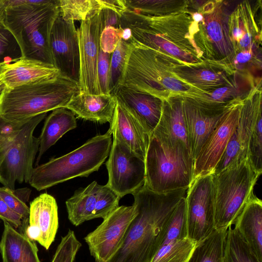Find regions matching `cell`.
Wrapping results in <instances>:
<instances>
[{
	"instance_id": "1",
	"label": "cell",
	"mask_w": 262,
	"mask_h": 262,
	"mask_svg": "<svg viewBox=\"0 0 262 262\" xmlns=\"http://www.w3.org/2000/svg\"><path fill=\"white\" fill-rule=\"evenodd\" d=\"M187 189L160 193L144 185L132 194L136 215L122 245L108 262H150L162 243L172 212Z\"/></svg>"
},
{
	"instance_id": "2",
	"label": "cell",
	"mask_w": 262,
	"mask_h": 262,
	"mask_svg": "<svg viewBox=\"0 0 262 262\" xmlns=\"http://www.w3.org/2000/svg\"><path fill=\"white\" fill-rule=\"evenodd\" d=\"M58 0H1L5 8L2 23L13 34L23 58L53 64L50 37L59 14Z\"/></svg>"
},
{
	"instance_id": "3",
	"label": "cell",
	"mask_w": 262,
	"mask_h": 262,
	"mask_svg": "<svg viewBox=\"0 0 262 262\" xmlns=\"http://www.w3.org/2000/svg\"><path fill=\"white\" fill-rule=\"evenodd\" d=\"M122 84L162 100L171 97L201 99L204 93L182 82L171 72L173 63L164 55L132 39Z\"/></svg>"
},
{
	"instance_id": "4",
	"label": "cell",
	"mask_w": 262,
	"mask_h": 262,
	"mask_svg": "<svg viewBox=\"0 0 262 262\" xmlns=\"http://www.w3.org/2000/svg\"><path fill=\"white\" fill-rule=\"evenodd\" d=\"M80 92L78 82L60 73L43 81L4 89L0 94V116L21 122L64 107Z\"/></svg>"
},
{
	"instance_id": "5",
	"label": "cell",
	"mask_w": 262,
	"mask_h": 262,
	"mask_svg": "<svg viewBox=\"0 0 262 262\" xmlns=\"http://www.w3.org/2000/svg\"><path fill=\"white\" fill-rule=\"evenodd\" d=\"M112 144L108 132L96 135L74 150L33 168L28 183L40 191L76 177H87L105 162Z\"/></svg>"
},
{
	"instance_id": "6",
	"label": "cell",
	"mask_w": 262,
	"mask_h": 262,
	"mask_svg": "<svg viewBox=\"0 0 262 262\" xmlns=\"http://www.w3.org/2000/svg\"><path fill=\"white\" fill-rule=\"evenodd\" d=\"M194 163L188 148L168 145L150 135L145 157L144 185L160 193L188 188L193 179Z\"/></svg>"
},
{
	"instance_id": "7",
	"label": "cell",
	"mask_w": 262,
	"mask_h": 262,
	"mask_svg": "<svg viewBox=\"0 0 262 262\" xmlns=\"http://www.w3.org/2000/svg\"><path fill=\"white\" fill-rule=\"evenodd\" d=\"M261 173L248 158L212 173L214 199V228L227 229L232 225L254 195Z\"/></svg>"
},
{
	"instance_id": "8",
	"label": "cell",
	"mask_w": 262,
	"mask_h": 262,
	"mask_svg": "<svg viewBox=\"0 0 262 262\" xmlns=\"http://www.w3.org/2000/svg\"><path fill=\"white\" fill-rule=\"evenodd\" d=\"M46 116L44 113L29 119L8 147L0 166V183L4 186L14 189L16 181L29 182L39 146V138L33 132Z\"/></svg>"
},
{
	"instance_id": "9",
	"label": "cell",
	"mask_w": 262,
	"mask_h": 262,
	"mask_svg": "<svg viewBox=\"0 0 262 262\" xmlns=\"http://www.w3.org/2000/svg\"><path fill=\"white\" fill-rule=\"evenodd\" d=\"M113 138L105 163L108 176L106 185L122 198L133 194L144 186L145 160L116 138Z\"/></svg>"
},
{
	"instance_id": "10",
	"label": "cell",
	"mask_w": 262,
	"mask_h": 262,
	"mask_svg": "<svg viewBox=\"0 0 262 262\" xmlns=\"http://www.w3.org/2000/svg\"><path fill=\"white\" fill-rule=\"evenodd\" d=\"M185 201L187 235L198 244L214 229L212 174L193 180L187 189Z\"/></svg>"
},
{
	"instance_id": "11",
	"label": "cell",
	"mask_w": 262,
	"mask_h": 262,
	"mask_svg": "<svg viewBox=\"0 0 262 262\" xmlns=\"http://www.w3.org/2000/svg\"><path fill=\"white\" fill-rule=\"evenodd\" d=\"M136 213L133 205L119 206L84 238L96 262H108L115 255Z\"/></svg>"
},
{
	"instance_id": "12",
	"label": "cell",
	"mask_w": 262,
	"mask_h": 262,
	"mask_svg": "<svg viewBox=\"0 0 262 262\" xmlns=\"http://www.w3.org/2000/svg\"><path fill=\"white\" fill-rule=\"evenodd\" d=\"M102 31L100 10L81 21L77 30L80 57V93L101 94L97 74L100 37Z\"/></svg>"
},
{
	"instance_id": "13",
	"label": "cell",
	"mask_w": 262,
	"mask_h": 262,
	"mask_svg": "<svg viewBox=\"0 0 262 262\" xmlns=\"http://www.w3.org/2000/svg\"><path fill=\"white\" fill-rule=\"evenodd\" d=\"M242 100L237 98L226 104L219 123L194 159L193 179L213 173L238 124Z\"/></svg>"
},
{
	"instance_id": "14",
	"label": "cell",
	"mask_w": 262,
	"mask_h": 262,
	"mask_svg": "<svg viewBox=\"0 0 262 262\" xmlns=\"http://www.w3.org/2000/svg\"><path fill=\"white\" fill-rule=\"evenodd\" d=\"M261 111V91L253 88L242 100L238 124L212 173L248 158V146L255 119Z\"/></svg>"
},
{
	"instance_id": "15",
	"label": "cell",
	"mask_w": 262,
	"mask_h": 262,
	"mask_svg": "<svg viewBox=\"0 0 262 262\" xmlns=\"http://www.w3.org/2000/svg\"><path fill=\"white\" fill-rule=\"evenodd\" d=\"M50 45L54 66L61 74L78 83L79 50L74 21L66 20L59 14L52 28Z\"/></svg>"
},
{
	"instance_id": "16",
	"label": "cell",
	"mask_w": 262,
	"mask_h": 262,
	"mask_svg": "<svg viewBox=\"0 0 262 262\" xmlns=\"http://www.w3.org/2000/svg\"><path fill=\"white\" fill-rule=\"evenodd\" d=\"M183 108L187 138L194 159L214 130L225 111V105H217L184 97Z\"/></svg>"
},
{
	"instance_id": "17",
	"label": "cell",
	"mask_w": 262,
	"mask_h": 262,
	"mask_svg": "<svg viewBox=\"0 0 262 262\" xmlns=\"http://www.w3.org/2000/svg\"><path fill=\"white\" fill-rule=\"evenodd\" d=\"M114 96L151 135L160 120L163 100L122 85L117 88Z\"/></svg>"
},
{
	"instance_id": "18",
	"label": "cell",
	"mask_w": 262,
	"mask_h": 262,
	"mask_svg": "<svg viewBox=\"0 0 262 262\" xmlns=\"http://www.w3.org/2000/svg\"><path fill=\"white\" fill-rule=\"evenodd\" d=\"M199 12L203 18L200 23L203 25L204 31L209 42L217 52V54L226 59L233 61L235 53L231 42L228 29L229 16L225 12L222 1L206 2Z\"/></svg>"
},
{
	"instance_id": "19",
	"label": "cell",
	"mask_w": 262,
	"mask_h": 262,
	"mask_svg": "<svg viewBox=\"0 0 262 262\" xmlns=\"http://www.w3.org/2000/svg\"><path fill=\"white\" fill-rule=\"evenodd\" d=\"M183 97H171L163 100L160 120L151 133L162 143L190 149L184 120Z\"/></svg>"
},
{
	"instance_id": "20",
	"label": "cell",
	"mask_w": 262,
	"mask_h": 262,
	"mask_svg": "<svg viewBox=\"0 0 262 262\" xmlns=\"http://www.w3.org/2000/svg\"><path fill=\"white\" fill-rule=\"evenodd\" d=\"M60 73L53 64L21 58L0 66V84L3 90L11 89L49 79Z\"/></svg>"
},
{
	"instance_id": "21",
	"label": "cell",
	"mask_w": 262,
	"mask_h": 262,
	"mask_svg": "<svg viewBox=\"0 0 262 262\" xmlns=\"http://www.w3.org/2000/svg\"><path fill=\"white\" fill-rule=\"evenodd\" d=\"M107 131L145 160L150 134L119 102Z\"/></svg>"
},
{
	"instance_id": "22",
	"label": "cell",
	"mask_w": 262,
	"mask_h": 262,
	"mask_svg": "<svg viewBox=\"0 0 262 262\" xmlns=\"http://www.w3.org/2000/svg\"><path fill=\"white\" fill-rule=\"evenodd\" d=\"M228 29L235 55L242 52L253 50L256 43L261 41V31L248 1L239 4L229 16Z\"/></svg>"
},
{
	"instance_id": "23",
	"label": "cell",
	"mask_w": 262,
	"mask_h": 262,
	"mask_svg": "<svg viewBox=\"0 0 262 262\" xmlns=\"http://www.w3.org/2000/svg\"><path fill=\"white\" fill-rule=\"evenodd\" d=\"M117 104L115 97L109 94L79 93L73 96L64 108L77 118L100 124L112 121Z\"/></svg>"
},
{
	"instance_id": "24",
	"label": "cell",
	"mask_w": 262,
	"mask_h": 262,
	"mask_svg": "<svg viewBox=\"0 0 262 262\" xmlns=\"http://www.w3.org/2000/svg\"><path fill=\"white\" fill-rule=\"evenodd\" d=\"M28 223L39 228L41 239L39 243L48 250L55 239L59 225L55 199L47 193L35 198L30 204Z\"/></svg>"
},
{
	"instance_id": "25",
	"label": "cell",
	"mask_w": 262,
	"mask_h": 262,
	"mask_svg": "<svg viewBox=\"0 0 262 262\" xmlns=\"http://www.w3.org/2000/svg\"><path fill=\"white\" fill-rule=\"evenodd\" d=\"M262 262V202L253 195L232 224Z\"/></svg>"
},
{
	"instance_id": "26",
	"label": "cell",
	"mask_w": 262,
	"mask_h": 262,
	"mask_svg": "<svg viewBox=\"0 0 262 262\" xmlns=\"http://www.w3.org/2000/svg\"><path fill=\"white\" fill-rule=\"evenodd\" d=\"M173 75L192 88L209 94L229 81L224 71L200 64L175 66L171 69Z\"/></svg>"
},
{
	"instance_id": "27",
	"label": "cell",
	"mask_w": 262,
	"mask_h": 262,
	"mask_svg": "<svg viewBox=\"0 0 262 262\" xmlns=\"http://www.w3.org/2000/svg\"><path fill=\"white\" fill-rule=\"evenodd\" d=\"M4 228L0 241V253L3 262H40L35 242L24 233L4 222Z\"/></svg>"
},
{
	"instance_id": "28",
	"label": "cell",
	"mask_w": 262,
	"mask_h": 262,
	"mask_svg": "<svg viewBox=\"0 0 262 262\" xmlns=\"http://www.w3.org/2000/svg\"><path fill=\"white\" fill-rule=\"evenodd\" d=\"M77 127L76 118L71 111L58 108L46 118L39 137V146L37 157L38 164L43 154L67 132Z\"/></svg>"
},
{
	"instance_id": "29",
	"label": "cell",
	"mask_w": 262,
	"mask_h": 262,
	"mask_svg": "<svg viewBox=\"0 0 262 262\" xmlns=\"http://www.w3.org/2000/svg\"><path fill=\"white\" fill-rule=\"evenodd\" d=\"M94 181L84 188L76 190L66 202L68 219L74 226L94 219L96 195L99 187Z\"/></svg>"
},
{
	"instance_id": "30",
	"label": "cell",
	"mask_w": 262,
	"mask_h": 262,
	"mask_svg": "<svg viewBox=\"0 0 262 262\" xmlns=\"http://www.w3.org/2000/svg\"><path fill=\"white\" fill-rule=\"evenodd\" d=\"M227 230L214 229L207 237L196 244L186 262H223Z\"/></svg>"
},
{
	"instance_id": "31",
	"label": "cell",
	"mask_w": 262,
	"mask_h": 262,
	"mask_svg": "<svg viewBox=\"0 0 262 262\" xmlns=\"http://www.w3.org/2000/svg\"><path fill=\"white\" fill-rule=\"evenodd\" d=\"M188 1L125 0L127 10L147 16H160L186 11Z\"/></svg>"
},
{
	"instance_id": "32",
	"label": "cell",
	"mask_w": 262,
	"mask_h": 262,
	"mask_svg": "<svg viewBox=\"0 0 262 262\" xmlns=\"http://www.w3.org/2000/svg\"><path fill=\"white\" fill-rule=\"evenodd\" d=\"M223 262H260L233 225L227 230Z\"/></svg>"
},
{
	"instance_id": "33",
	"label": "cell",
	"mask_w": 262,
	"mask_h": 262,
	"mask_svg": "<svg viewBox=\"0 0 262 262\" xmlns=\"http://www.w3.org/2000/svg\"><path fill=\"white\" fill-rule=\"evenodd\" d=\"M196 245L188 237L163 243L150 262H186Z\"/></svg>"
},
{
	"instance_id": "34",
	"label": "cell",
	"mask_w": 262,
	"mask_h": 262,
	"mask_svg": "<svg viewBox=\"0 0 262 262\" xmlns=\"http://www.w3.org/2000/svg\"><path fill=\"white\" fill-rule=\"evenodd\" d=\"M132 49V43L120 39L112 53L110 61L109 93L114 95L122 84L126 63Z\"/></svg>"
},
{
	"instance_id": "35",
	"label": "cell",
	"mask_w": 262,
	"mask_h": 262,
	"mask_svg": "<svg viewBox=\"0 0 262 262\" xmlns=\"http://www.w3.org/2000/svg\"><path fill=\"white\" fill-rule=\"evenodd\" d=\"M58 7L66 20L83 21L101 10L99 0H58Z\"/></svg>"
},
{
	"instance_id": "36",
	"label": "cell",
	"mask_w": 262,
	"mask_h": 262,
	"mask_svg": "<svg viewBox=\"0 0 262 262\" xmlns=\"http://www.w3.org/2000/svg\"><path fill=\"white\" fill-rule=\"evenodd\" d=\"M31 189L28 188L11 189L5 186L0 187V197L8 207L20 215L23 220L28 219L29 208L26 202L29 200Z\"/></svg>"
},
{
	"instance_id": "37",
	"label": "cell",
	"mask_w": 262,
	"mask_h": 262,
	"mask_svg": "<svg viewBox=\"0 0 262 262\" xmlns=\"http://www.w3.org/2000/svg\"><path fill=\"white\" fill-rule=\"evenodd\" d=\"M121 198L106 184L99 185L96 195V202L94 219H105L119 206Z\"/></svg>"
},
{
	"instance_id": "38",
	"label": "cell",
	"mask_w": 262,
	"mask_h": 262,
	"mask_svg": "<svg viewBox=\"0 0 262 262\" xmlns=\"http://www.w3.org/2000/svg\"><path fill=\"white\" fill-rule=\"evenodd\" d=\"M262 117L260 111L254 122L251 130L249 146L248 159L255 170L262 171Z\"/></svg>"
},
{
	"instance_id": "39",
	"label": "cell",
	"mask_w": 262,
	"mask_h": 262,
	"mask_svg": "<svg viewBox=\"0 0 262 262\" xmlns=\"http://www.w3.org/2000/svg\"><path fill=\"white\" fill-rule=\"evenodd\" d=\"M23 58L19 46L11 32L0 22V66Z\"/></svg>"
},
{
	"instance_id": "40",
	"label": "cell",
	"mask_w": 262,
	"mask_h": 262,
	"mask_svg": "<svg viewBox=\"0 0 262 262\" xmlns=\"http://www.w3.org/2000/svg\"><path fill=\"white\" fill-rule=\"evenodd\" d=\"M81 246L74 232L69 230L62 237L51 262H74L76 255Z\"/></svg>"
},
{
	"instance_id": "41",
	"label": "cell",
	"mask_w": 262,
	"mask_h": 262,
	"mask_svg": "<svg viewBox=\"0 0 262 262\" xmlns=\"http://www.w3.org/2000/svg\"><path fill=\"white\" fill-rule=\"evenodd\" d=\"M29 120L21 122H11L0 116V142L4 148L7 150L24 125Z\"/></svg>"
},
{
	"instance_id": "42",
	"label": "cell",
	"mask_w": 262,
	"mask_h": 262,
	"mask_svg": "<svg viewBox=\"0 0 262 262\" xmlns=\"http://www.w3.org/2000/svg\"><path fill=\"white\" fill-rule=\"evenodd\" d=\"M111 54L103 51L100 48L97 74L101 94H109V78Z\"/></svg>"
},
{
	"instance_id": "43",
	"label": "cell",
	"mask_w": 262,
	"mask_h": 262,
	"mask_svg": "<svg viewBox=\"0 0 262 262\" xmlns=\"http://www.w3.org/2000/svg\"><path fill=\"white\" fill-rule=\"evenodd\" d=\"M121 29L108 27L102 30L100 37V48L103 51L110 54L114 51L121 39Z\"/></svg>"
},
{
	"instance_id": "44",
	"label": "cell",
	"mask_w": 262,
	"mask_h": 262,
	"mask_svg": "<svg viewBox=\"0 0 262 262\" xmlns=\"http://www.w3.org/2000/svg\"><path fill=\"white\" fill-rule=\"evenodd\" d=\"M0 219L8 223L15 229L21 226L23 222L21 217L12 211L1 197Z\"/></svg>"
},
{
	"instance_id": "45",
	"label": "cell",
	"mask_w": 262,
	"mask_h": 262,
	"mask_svg": "<svg viewBox=\"0 0 262 262\" xmlns=\"http://www.w3.org/2000/svg\"><path fill=\"white\" fill-rule=\"evenodd\" d=\"M100 18L102 30L105 27L121 28V16L115 11L107 8L100 10Z\"/></svg>"
},
{
	"instance_id": "46",
	"label": "cell",
	"mask_w": 262,
	"mask_h": 262,
	"mask_svg": "<svg viewBox=\"0 0 262 262\" xmlns=\"http://www.w3.org/2000/svg\"><path fill=\"white\" fill-rule=\"evenodd\" d=\"M101 9L107 8L117 12L121 17L127 10L125 0H99Z\"/></svg>"
},
{
	"instance_id": "47",
	"label": "cell",
	"mask_w": 262,
	"mask_h": 262,
	"mask_svg": "<svg viewBox=\"0 0 262 262\" xmlns=\"http://www.w3.org/2000/svg\"><path fill=\"white\" fill-rule=\"evenodd\" d=\"M24 234L31 241L40 242L41 231L39 228L35 225H26Z\"/></svg>"
},
{
	"instance_id": "48",
	"label": "cell",
	"mask_w": 262,
	"mask_h": 262,
	"mask_svg": "<svg viewBox=\"0 0 262 262\" xmlns=\"http://www.w3.org/2000/svg\"><path fill=\"white\" fill-rule=\"evenodd\" d=\"M6 151L7 150L4 148L0 142V166L6 154Z\"/></svg>"
},
{
	"instance_id": "49",
	"label": "cell",
	"mask_w": 262,
	"mask_h": 262,
	"mask_svg": "<svg viewBox=\"0 0 262 262\" xmlns=\"http://www.w3.org/2000/svg\"><path fill=\"white\" fill-rule=\"evenodd\" d=\"M5 8L0 0V22L2 21Z\"/></svg>"
},
{
	"instance_id": "50",
	"label": "cell",
	"mask_w": 262,
	"mask_h": 262,
	"mask_svg": "<svg viewBox=\"0 0 262 262\" xmlns=\"http://www.w3.org/2000/svg\"><path fill=\"white\" fill-rule=\"evenodd\" d=\"M2 90H3V88H2V86H1V84H0V94H1V92H2Z\"/></svg>"
}]
</instances>
